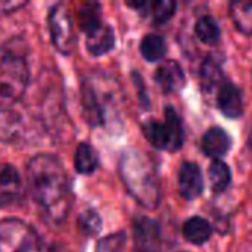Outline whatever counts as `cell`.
<instances>
[{
  "mask_svg": "<svg viewBox=\"0 0 252 252\" xmlns=\"http://www.w3.org/2000/svg\"><path fill=\"white\" fill-rule=\"evenodd\" d=\"M32 198L52 223H62L71 208L68 176L61 161L52 155H37L27 167Z\"/></svg>",
  "mask_w": 252,
  "mask_h": 252,
  "instance_id": "1",
  "label": "cell"
},
{
  "mask_svg": "<svg viewBox=\"0 0 252 252\" xmlns=\"http://www.w3.org/2000/svg\"><path fill=\"white\" fill-rule=\"evenodd\" d=\"M121 174L128 192L146 208H157L161 199L159 180L154 162L137 151H128L121 159Z\"/></svg>",
  "mask_w": 252,
  "mask_h": 252,
  "instance_id": "2",
  "label": "cell"
},
{
  "mask_svg": "<svg viewBox=\"0 0 252 252\" xmlns=\"http://www.w3.org/2000/svg\"><path fill=\"white\" fill-rule=\"evenodd\" d=\"M28 78L25 61L7 49H0V111L9 109L21 100Z\"/></svg>",
  "mask_w": 252,
  "mask_h": 252,
  "instance_id": "3",
  "label": "cell"
},
{
  "mask_svg": "<svg viewBox=\"0 0 252 252\" xmlns=\"http://www.w3.org/2000/svg\"><path fill=\"white\" fill-rule=\"evenodd\" d=\"M165 120H149L143 124V134L151 145L158 151L177 152L185 142V130L182 118L173 106H167L164 111Z\"/></svg>",
  "mask_w": 252,
  "mask_h": 252,
  "instance_id": "4",
  "label": "cell"
},
{
  "mask_svg": "<svg viewBox=\"0 0 252 252\" xmlns=\"http://www.w3.org/2000/svg\"><path fill=\"white\" fill-rule=\"evenodd\" d=\"M0 252H40V239L25 221L4 219L0 221Z\"/></svg>",
  "mask_w": 252,
  "mask_h": 252,
  "instance_id": "5",
  "label": "cell"
},
{
  "mask_svg": "<svg viewBox=\"0 0 252 252\" xmlns=\"http://www.w3.org/2000/svg\"><path fill=\"white\" fill-rule=\"evenodd\" d=\"M49 30L55 47L61 53H71L75 46V32L71 15L63 3H58L49 13Z\"/></svg>",
  "mask_w": 252,
  "mask_h": 252,
  "instance_id": "6",
  "label": "cell"
},
{
  "mask_svg": "<svg viewBox=\"0 0 252 252\" xmlns=\"http://www.w3.org/2000/svg\"><path fill=\"white\" fill-rule=\"evenodd\" d=\"M133 232L134 252H161V233L155 220L148 217L137 219Z\"/></svg>",
  "mask_w": 252,
  "mask_h": 252,
  "instance_id": "7",
  "label": "cell"
},
{
  "mask_svg": "<svg viewBox=\"0 0 252 252\" xmlns=\"http://www.w3.org/2000/svg\"><path fill=\"white\" fill-rule=\"evenodd\" d=\"M216 103L223 115L236 120L244 115V99L241 90L229 80L216 89Z\"/></svg>",
  "mask_w": 252,
  "mask_h": 252,
  "instance_id": "8",
  "label": "cell"
},
{
  "mask_svg": "<svg viewBox=\"0 0 252 252\" xmlns=\"http://www.w3.org/2000/svg\"><path fill=\"white\" fill-rule=\"evenodd\" d=\"M155 83L165 94L177 93L186 83L183 68L174 59L162 61L155 71Z\"/></svg>",
  "mask_w": 252,
  "mask_h": 252,
  "instance_id": "9",
  "label": "cell"
},
{
  "mask_svg": "<svg viewBox=\"0 0 252 252\" xmlns=\"http://www.w3.org/2000/svg\"><path fill=\"white\" fill-rule=\"evenodd\" d=\"M179 190L186 201H193L204 192V177L198 164L183 162L179 170Z\"/></svg>",
  "mask_w": 252,
  "mask_h": 252,
  "instance_id": "10",
  "label": "cell"
},
{
  "mask_svg": "<svg viewBox=\"0 0 252 252\" xmlns=\"http://www.w3.org/2000/svg\"><path fill=\"white\" fill-rule=\"evenodd\" d=\"M22 182L18 170L9 164H0V207H7L19 199Z\"/></svg>",
  "mask_w": 252,
  "mask_h": 252,
  "instance_id": "11",
  "label": "cell"
},
{
  "mask_svg": "<svg viewBox=\"0 0 252 252\" xmlns=\"http://www.w3.org/2000/svg\"><path fill=\"white\" fill-rule=\"evenodd\" d=\"M86 44H87L89 52L94 56L108 53L109 50H112L115 44L112 28L103 22L94 25L93 28L86 31Z\"/></svg>",
  "mask_w": 252,
  "mask_h": 252,
  "instance_id": "12",
  "label": "cell"
},
{
  "mask_svg": "<svg viewBox=\"0 0 252 252\" xmlns=\"http://www.w3.org/2000/svg\"><path fill=\"white\" fill-rule=\"evenodd\" d=\"M232 146L230 136L220 127H211L202 137V151L214 159L223 158Z\"/></svg>",
  "mask_w": 252,
  "mask_h": 252,
  "instance_id": "13",
  "label": "cell"
},
{
  "mask_svg": "<svg viewBox=\"0 0 252 252\" xmlns=\"http://www.w3.org/2000/svg\"><path fill=\"white\" fill-rule=\"evenodd\" d=\"M127 4L133 9H137L139 12H145L148 9L146 13H149L154 24H158V25H162L167 21H170L173 18V15L176 13V9H177V3L174 0H155L151 3L127 1Z\"/></svg>",
  "mask_w": 252,
  "mask_h": 252,
  "instance_id": "14",
  "label": "cell"
},
{
  "mask_svg": "<svg viewBox=\"0 0 252 252\" xmlns=\"http://www.w3.org/2000/svg\"><path fill=\"white\" fill-rule=\"evenodd\" d=\"M230 18L245 35H252V0H233L229 4Z\"/></svg>",
  "mask_w": 252,
  "mask_h": 252,
  "instance_id": "15",
  "label": "cell"
},
{
  "mask_svg": "<svg viewBox=\"0 0 252 252\" xmlns=\"http://www.w3.org/2000/svg\"><path fill=\"white\" fill-rule=\"evenodd\" d=\"M183 235L188 242L193 245H204L213 235L211 224L202 217H190L183 224Z\"/></svg>",
  "mask_w": 252,
  "mask_h": 252,
  "instance_id": "16",
  "label": "cell"
},
{
  "mask_svg": "<svg viewBox=\"0 0 252 252\" xmlns=\"http://www.w3.org/2000/svg\"><path fill=\"white\" fill-rule=\"evenodd\" d=\"M140 53L148 62H159L167 55V41L159 34H148L140 41Z\"/></svg>",
  "mask_w": 252,
  "mask_h": 252,
  "instance_id": "17",
  "label": "cell"
},
{
  "mask_svg": "<svg viewBox=\"0 0 252 252\" xmlns=\"http://www.w3.org/2000/svg\"><path fill=\"white\" fill-rule=\"evenodd\" d=\"M201 78H202V89L207 93L216 90L226 80L220 62L214 58H207L204 61L201 68Z\"/></svg>",
  "mask_w": 252,
  "mask_h": 252,
  "instance_id": "18",
  "label": "cell"
},
{
  "mask_svg": "<svg viewBox=\"0 0 252 252\" xmlns=\"http://www.w3.org/2000/svg\"><path fill=\"white\" fill-rule=\"evenodd\" d=\"M208 176H210V185H211L213 193L220 195V193L226 192V189L230 186L232 171H230L229 165L226 162H223L221 159H214L211 162Z\"/></svg>",
  "mask_w": 252,
  "mask_h": 252,
  "instance_id": "19",
  "label": "cell"
},
{
  "mask_svg": "<svg viewBox=\"0 0 252 252\" xmlns=\"http://www.w3.org/2000/svg\"><path fill=\"white\" fill-rule=\"evenodd\" d=\"M195 34L202 43L213 46V44H217L220 41L221 30H220L219 22L213 16L204 15L195 24Z\"/></svg>",
  "mask_w": 252,
  "mask_h": 252,
  "instance_id": "20",
  "label": "cell"
},
{
  "mask_svg": "<svg viewBox=\"0 0 252 252\" xmlns=\"http://www.w3.org/2000/svg\"><path fill=\"white\" fill-rule=\"evenodd\" d=\"M74 164H75V170L80 174H93L99 165V158L96 151L89 143L78 145Z\"/></svg>",
  "mask_w": 252,
  "mask_h": 252,
  "instance_id": "21",
  "label": "cell"
},
{
  "mask_svg": "<svg viewBox=\"0 0 252 252\" xmlns=\"http://www.w3.org/2000/svg\"><path fill=\"white\" fill-rule=\"evenodd\" d=\"M124 247H126V235L115 233L99 241L96 252H124Z\"/></svg>",
  "mask_w": 252,
  "mask_h": 252,
  "instance_id": "22",
  "label": "cell"
},
{
  "mask_svg": "<svg viewBox=\"0 0 252 252\" xmlns=\"http://www.w3.org/2000/svg\"><path fill=\"white\" fill-rule=\"evenodd\" d=\"M80 224L87 233H97L100 230V219L94 211H87L80 219Z\"/></svg>",
  "mask_w": 252,
  "mask_h": 252,
  "instance_id": "23",
  "label": "cell"
},
{
  "mask_svg": "<svg viewBox=\"0 0 252 252\" xmlns=\"http://www.w3.org/2000/svg\"><path fill=\"white\" fill-rule=\"evenodd\" d=\"M25 1H15V0H0V13H9L15 12L21 7H24Z\"/></svg>",
  "mask_w": 252,
  "mask_h": 252,
  "instance_id": "24",
  "label": "cell"
},
{
  "mask_svg": "<svg viewBox=\"0 0 252 252\" xmlns=\"http://www.w3.org/2000/svg\"><path fill=\"white\" fill-rule=\"evenodd\" d=\"M182 252H186V251H182Z\"/></svg>",
  "mask_w": 252,
  "mask_h": 252,
  "instance_id": "25",
  "label": "cell"
}]
</instances>
